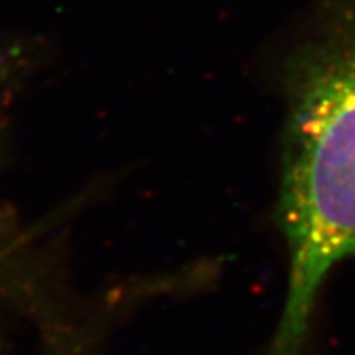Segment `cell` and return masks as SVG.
Instances as JSON below:
<instances>
[{"label": "cell", "instance_id": "obj_1", "mask_svg": "<svg viewBox=\"0 0 355 355\" xmlns=\"http://www.w3.org/2000/svg\"><path fill=\"white\" fill-rule=\"evenodd\" d=\"M282 84L279 227L290 272L268 355H300L324 278L355 257V0H309Z\"/></svg>", "mask_w": 355, "mask_h": 355}, {"label": "cell", "instance_id": "obj_2", "mask_svg": "<svg viewBox=\"0 0 355 355\" xmlns=\"http://www.w3.org/2000/svg\"><path fill=\"white\" fill-rule=\"evenodd\" d=\"M20 74V63L17 60V53L0 50V119L3 115L13 84L17 83Z\"/></svg>", "mask_w": 355, "mask_h": 355}, {"label": "cell", "instance_id": "obj_3", "mask_svg": "<svg viewBox=\"0 0 355 355\" xmlns=\"http://www.w3.org/2000/svg\"><path fill=\"white\" fill-rule=\"evenodd\" d=\"M0 347H2V344H0ZM0 355H2V349H0Z\"/></svg>", "mask_w": 355, "mask_h": 355}]
</instances>
